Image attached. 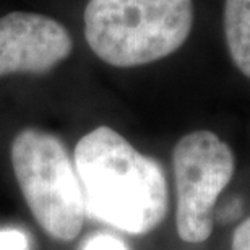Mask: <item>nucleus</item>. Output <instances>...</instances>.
I'll return each mask as SVG.
<instances>
[{
  "instance_id": "1",
  "label": "nucleus",
  "mask_w": 250,
  "mask_h": 250,
  "mask_svg": "<svg viewBox=\"0 0 250 250\" xmlns=\"http://www.w3.org/2000/svg\"><path fill=\"white\" fill-rule=\"evenodd\" d=\"M75 172L84 209L128 234H148L167 213L161 166L111 127L88 132L75 148Z\"/></svg>"
},
{
  "instance_id": "2",
  "label": "nucleus",
  "mask_w": 250,
  "mask_h": 250,
  "mask_svg": "<svg viewBox=\"0 0 250 250\" xmlns=\"http://www.w3.org/2000/svg\"><path fill=\"white\" fill-rule=\"evenodd\" d=\"M193 26L192 0H89L84 38L114 67H137L176 52Z\"/></svg>"
},
{
  "instance_id": "3",
  "label": "nucleus",
  "mask_w": 250,
  "mask_h": 250,
  "mask_svg": "<svg viewBox=\"0 0 250 250\" xmlns=\"http://www.w3.org/2000/svg\"><path fill=\"white\" fill-rule=\"evenodd\" d=\"M12 164L39 226L57 241H73L82 232L86 209L75 166L61 140L24 128L12 143Z\"/></svg>"
},
{
  "instance_id": "4",
  "label": "nucleus",
  "mask_w": 250,
  "mask_h": 250,
  "mask_svg": "<svg viewBox=\"0 0 250 250\" xmlns=\"http://www.w3.org/2000/svg\"><path fill=\"white\" fill-rule=\"evenodd\" d=\"M232 149L209 130H197L174 146L177 234L184 242L198 244L211 236L214 207L234 174Z\"/></svg>"
},
{
  "instance_id": "5",
  "label": "nucleus",
  "mask_w": 250,
  "mask_h": 250,
  "mask_svg": "<svg viewBox=\"0 0 250 250\" xmlns=\"http://www.w3.org/2000/svg\"><path fill=\"white\" fill-rule=\"evenodd\" d=\"M72 36L51 17L12 12L0 17V77L46 73L72 52Z\"/></svg>"
},
{
  "instance_id": "6",
  "label": "nucleus",
  "mask_w": 250,
  "mask_h": 250,
  "mask_svg": "<svg viewBox=\"0 0 250 250\" xmlns=\"http://www.w3.org/2000/svg\"><path fill=\"white\" fill-rule=\"evenodd\" d=\"M224 34L234 65L250 78V0H226Z\"/></svg>"
},
{
  "instance_id": "7",
  "label": "nucleus",
  "mask_w": 250,
  "mask_h": 250,
  "mask_svg": "<svg viewBox=\"0 0 250 250\" xmlns=\"http://www.w3.org/2000/svg\"><path fill=\"white\" fill-rule=\"evenodd\" d=\"M82 250H128L122 239L109 234H94L83 244Z\"/></svg>"
},
{
  "instance_id": "8",
  "label": "nucleus",
  "mask_w": 250,
  "mask_h": 250,
  "mask_svg": "<svg viewBox=\"0 0 250 250\" xmlns=\"http://www.w3.org/2000/svg\"><path fill=\"white\" fill-rule=\"evenodd\" d=\"M0 250H28V236L17 229L0 231Z\"/></svg>"
},
{
  "instance_id": "9",
  "label": "nucleus",
  "mask_w": 250,
  "mask_h": 250,
  "mask_svg": "<svg viewBox=\"0 0 250 250\" xmlns=\"http://www.w3.org/2000/svg\"><path fill=\"white\" fill-rule=\"evenodd\" d=\"M232 250H250V216L234 231Z\"/></svg>"
},
{
  "instance_id": "10",
  "label": "nucleus",
  "mask_w": 250,
  "mask_h": 250,
  "mask_svg": "<svg viewBox=\"0 0 250 250\" xmlns=\"http://www.w3.org/2000/svg\"><path fill=\"white\" fill-rule=\"evenodd\" d=\"M241 211H242V202L239 198H234L229 203L224 205V207L216 213V219L218 221H223V223H231L236 218L241 216Z\"/></svg>"
}]
</instances>
